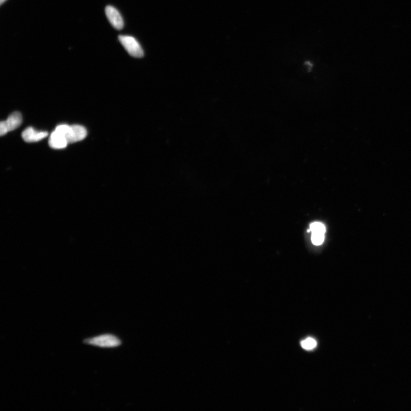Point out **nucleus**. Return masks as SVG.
Masks as SVG:
<instances>
[{
    "instance_id": "4",
    "label": "nucleus",
    "mask_w": 411,
    "mask_h": 411,
    "mask_svg": "<svg viewBox=\"0 0 411 411\" xmlns=\"http://www.w3.org/2000/svg\"><path fill=\"white\" fill-rule=\"evenodd\" d=\"M68 144L65 134L55 128L49 139L50 147L54 149H62L67 147Z\"/></svg>"
},
{
    "instance_id": "6",
    "label": "nucleus",
    "mask_w": 411,
    "mask_h": 411,
    "mask_svg": "<svg viewBox=\"0 0 411 411\" xmlns=\"http://www.w3.org/2000/svg\"><path fill=\"white\" fill-rule=\"evenodd\" d=\"M48 135L47 131H37L34 128L29 127L23 132L22 137L26 142H36L46 138Z\"/></svg>"
},
{
    "instance_id": "8",
    "label": "nucleus",
    "mask_w": 411,
    "mask_h": 411,
    "mask_svg": "<svg viewBox=\"0 0 411 411\" xmlns=\"http://www.w3.org/2000/svg\"><path fill=\"white\" fill-rule=\"evenodd\" d=\"M317 343L315 339L309 337V338L303 340L301 342V346L303 348L306 350H312L316 347Z\"/></svg>"
},
{
    "instance_id": "10",
    "label": "nucleus",
    "mask_w": 411,
    "mask_h": 411,
    "mask_svg": "<svg viewBox=\"0 0 411 411\" xmlns=\"http://www.w3.org/2000/svg\"><path fill=\"white\" fill-rule=\"evenodd\" d=\"M311 240L313 245L316 246L322 245L325 240V234L319 232L312 233Z\"/></svg>"
},
{
    "instance_id": "12",
    "label": "nucleus",
    "mask_w": 411,
    "mask_h": 411,
    "mask_svg": "<svg viewBox=\"0 0 411 411\" xmlns=\"http://www.w3.org/2000/svg\"><path fill=\"white\" fill-rule=\"evenodd\" d=\"M5 1L6 0H0V4L2 5Z\"/></svg>"
},
{
    "instance_id": "7",
    "label": "nucleus",
    "mask_w": 411,
    "mask_h": 411,
    "mask_svg": "<svg viewBox=\"0 0 411 411\" xmlns=\"http://www.w3.org/2000/svg\"><path fill=\"white\" fill-rule=\"evenodd\" d=\"M23 122L22 115L19 112H14L10 115L6 121H3L8 131H11L18 128Z\"/></svg>"
},
{
    "instance_id": "3",
    "label": "nucleus",
    "mask_w": 411,
    "mask_h": 411,
    "mask_svg": "<svg viewBox=\"0 0 411 411\" xmlns=\"http://www.w3.org/2000/svg\"><path fill=\"white\" fill-rule=\"evenodd\" d=\"M87 130L85 127L79 125H72L69 126V130L66 138H67L68 144H73L79 142L84 139L87 136Z\"/></svg>"
},
{
    "instance_id": "9",
    "label": "nucleus",
    "mask_w": 411,
    "mask_h": 411,
    "mask_svg": "<svg viewBox=\"0 0 411 411\" xmlns=\"http://www.w3.org/2000/svg\"><path fill=\"white\" fill-rule=\"evenodd\" d=\"M309 229L311 230V233L319 232L325 234L326 232L325 225L320 222L312 223V224L310 225Z\"/></svg>"
},
{
    "instance_id": "1",
    "label": "nucleus",
    "mask_w": 411,
    "mask_h": 411,
    "mask_svg": "<svg viewBox=\"0 0 411 411\" xmlns=\"http://www.w3.org/2000/svg\"><path fill=\"white\" fill-rule=\"evenodd\" d=\"M86 344L102 348H113L120 346L121 340L111 334H103L83 341Z\"/></svg>"
},
{
    "instance_id": "5",
    "label": "nucleus",
    "mask_w": 411,
    "mask_h": 411,
    "mask_svg": "<svg viewBox=\"0 0 411 411\" xmlns=\"http://www.w3.org/2000/svg\"><path fill=\"white\" fill-rule=\"evenodd\" d=\"M107 18L112 26L118 30H121L124 27V20L121 14L113 6H107L105 9Z\"/></svg>"
},
{
    "instance_id": "11",
    "label": "nucleus",
    "mask_w": 411,
    "mask_h": 411,
    "mask_svg": "<svg viewBox=\"0 0 411 411\" xmlns=\"http://www.w3.org/2000/svg\"><path fill=\"white\" fill-rule=\"evenodd\" d=\"M8 130H7L4 123H3V121H2L1 123H0V135H1V136H3V135H4L8 133Z\"/></svg>"
},
{
    "instance_id": "2",
    "label": "nucleus",
    "mask_w": 411,
    "mask_h": 411,
    "mask_svg": "<svg viewBox=\"0 0 411 411\" xmlns=\"http://www.w3.org/2000/svg\"><path fill=\"white\" fill-rule=\"evenodd\" d=\"M119 40L125 50L131 56L141 58L144 56V51L140 44L133 37L129 36H120Z\"/></svg>"
}]
</instances>
